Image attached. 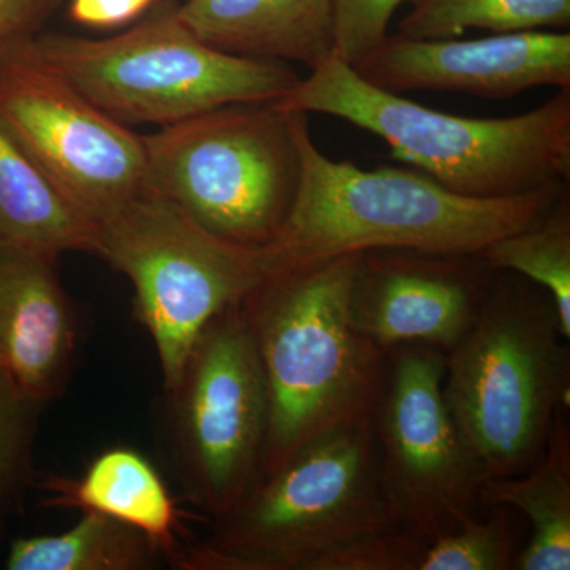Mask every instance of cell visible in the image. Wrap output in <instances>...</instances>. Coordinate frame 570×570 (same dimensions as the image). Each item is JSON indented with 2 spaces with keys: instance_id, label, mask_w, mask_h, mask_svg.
<instances>
[{
  "instance_id": "cell-10",
  "label": "cell",
  "mask_w": 570,
  "mask_h": 570,
  "mask_svg": "<svg viewBox=\"0 0 570 570\" xmlns=\"http://www.w3.org/2000/svg\"><path fill=\"white\" fill-rule=\"evenodd\" d=\"M0 129L96 225L145 189L142 135L89 102L33 37L0 48Z\"/></svg>"
},
{
  "instance_id": "cell-20",
  "label": "cell",
  "mask_w": 570,
  "mask_h": 570,
  "mask_svg": "<svg viewBox=\"0 0 570 570\" xmlns=\"http://www.w3.org/2000/svg\"><path fill=\"white\" fill-rule=\"evenodd\" d=\"M479 257L494 272L512 273L549 292L561 328L570 337V208L561 195L549 212L515 234L485 247Z\"/></svg>"
},
{
  "instance_id": "cell-12",
  "label": "cell",
  "mask_w": 570,
  "mask_h": 570,
  "mask_svg": "<svg viewBox=\"0 0 570 570\" xmlns=\"http://www.w3.org/2000/svg\"><path fill=\"white\" fill-rule=\"evenodd\" d=\"M493 273L479 255L366 250L352 284V324L385 354L422 346L448 355L474 324Z\"/></svg>"
},
{
  "instance_id": "cell-19",
  "label": "cell",
  "mask_w": 570,
  "mask_h": 570,
  "mask_svg": "<svg viewBox=\"0 0 570 570\" xmlns=\"http://www.w3.org/2000/svg\"><path fill=\"white\" fill-rule=\"evenodd\" d=\"M164 560L151 540L121 521L82 512L61 534L20 538L10 543L9 570H149Z\"/></svg>"
},
{
  "instance_id": "cell-3",
  "label": "cell",
  "mask_w": 570,
  "mask_h": 570,
  "mask_svg": "<svg viewBox=\"0 0 570 570\" xmlns=\"http://www.w3.org/2000/svg\"><path fill=\"white\" fill-rule=\"evenodd\" d=\"M276 104L377 135L397 160L464 197H512L561 184L570 174V89L523 115L461 118L377 88L330 55Z\"/></svg>"
},
{
  "instance_id": "cell-1",
  "label": "cell",
  "mask_w": 570,
  "mask_h": 570,
  "mask_svg": "<svg viewBox=\"0 0 570 570\" xmlns=\"http://www.w3.org/2000/svg\"><path fill=\"white\" fill-rule=\"evenodd\" d=\"M302 174L272 243L283 268L377 249L479 255L528 227L561 197V184L502 198H471L404 168L362 170L317 148L306 112L294 111Z\"/></svg>"
},
{
  "instance_id": "cell-27",
  "label": "cell",
  "mask_w": 570,
  "mask_h": 570,
  "mask_svg": "<svg viewBox=\"0 0 570 570\" xmlns=\"http://www.w3.org/2000/svg\"><path fill=\"white\" fill-rule=\"evenodd\" d=\"M59 0H0V48L39 36Z\"/></svg>"
},
{
  "instance_id": "cell-6",
  "label": "cell",
  "mask_w": 570,
  "mask_h": 570,
  "mask_svg": "<svg viewBox=\"0 0 570 570\" xmlns=\"http://www.w3.org/2000/svg\"><path fill=\"white\" fill-rule=\"evenodd\" d=\"M33 41L52 69L127 127L171 126L232 104L277 102L302 80L285 62L209 47L178 7L154 11L108 39L40 32Z\"/></svg>"
},
{
  "instance_id": "cell-17",
  "label": "cell",
  "mask_w": 570,
  "mask_h": 570,
  "mask_svg": "<svg viewBox=\"0 0 570 570\" xmlns=\"http://www.w3.org/2000/svg\"><path fill=\"white\" fill-rule=\"evenodd\" d=\"M0 242L59 258L97 255V225L0 129Z\"/></svg>"
},
{
  "instance_id": "cell-18",
  "label": "cell",
  "mask_w": 570,
  "mask_h": 570,
  "mask_svg": "<svg viewBox=\"0 0 570 570\" xmlns=\"http://www.w3.org/2000/svg\"><path fill=\"white\" fill-rule=\"evenodd\" d=\"M483 504L519 510L531 524L515 570L570 569V428L566 412L554 420L546 450L523 474L487 480Z\"/></svg>"
},
{
  "instance_id": "cell-26",
  "label": "cell",
  "mask_w": 570,
  "mask_h": 570,
  "mask_svg": "<svg viewBox=\"0 0 570 570\" xmlns=\"http://www.w3.org/2000/svg\"><path fill=\"white\" fill-rule=\"evenodd\" d=\"M154 0H70L69 14L77 24L115 29L148 13Z\"/></svg>"
},
{
  "instance_id": "cell-8",
  "label": "cell",
  "mask_w": 570,
  "mask_h": 570,
  "mask_svg": "<svg viewBox=\"0 0 570 570\" xmlns=\"http://www.w3.org/2000/svg\"><path fill=\"white\" fill-rule=\"evenodd\" d=\"M97 255L132 283L135 313L156 347L164 389L175 384L214 317L283 272L275 246L227 242L145 190L97 224Z\"/></svg>"
},
{
  "instance_id": "cell-25",
  "label": "cell",
  "mask_w": 570,
  "mask_h": 570,
  "mask_svg": "<svg viewBox=\"0 0 570 570\" xmlns=\"http://www.w3.org/2000/svg\"><path fill=\"white\" fill-rule=\"evenodd\" d=\"M417 0H335L333 55L354 66L387 37L393 14Z\"/></svg>"
},
{
  "instance_id": "cell-2",
  "label": "cell",
  "mask_w": 570,
  "mask_h": 570,
  "mask_svg": "<svg viewBox=\"0 0 570 570\" xmlns=\"http://www.w3.org/2000/svg\"><path fill=\"white\" fill-rule=\"evenodd\" d=\"M360 254L285 269L242 303L269 395L261 478L330 431L373 417L390 365L352 324Z\"/></svg>"
},
{
  "instance_id": "cell-11",
  "label": "cell",
  "mask_w": 570,
  "mask_h": 570,
  "mask_svg": "<svg viewBox=\"0 0 570 570\" xmlns=\"http://www.w3.org/2000/svg\"><path fill=\"white\" fill-rule=\"evenodd\" d=\"M387 356L371 417L382 491L393 527L433 540L475 517L483 482L442 393L444 352L406 346Z\"/></svg>"
},
{
  "instance_id": "cell-9",
  "label": "cell",
  "mask_w": 570,
  "mask_h": 570,
  "mask_svg": "<svg viewBox=\"0 0 570 570\" xmlns=\"http://www.w3.org/2000/svg\"><path fill=\"white\" fill-rule=\"evenodd\" d=\"M268 385L242 303L214 317L164 389L163 433L184 498L209 523L225 519L261 478Z\"/></svg>"
},
{
  "instance_id": "cell-5",
  "label": "cell",
  "mask_w": 570,
  "mask_h": 570,
  "mask_svg": "<svg viewBox=\"0 0 570 570\" xmlns=\"http://www.w3.org/2000/svg\"><path fill=\"white\" fill-rule=\"evenodd\" d=\"M209 524L205 539L186 546L178 569L305 570L325 551L393 528L373 422L346 423L309 442Z\"/></svg>"
},
{
  "instance_id": "cell-16",
  "label": "cell",
  "mask_w": 570,
  "mask_h": 570,
  "mask_svg": "<svg viewBox=\"0 0 570 570\" xmlns=\"http://www.w3.org/2000/svg\"><path fill=\"white\" fill-rule=\"evenodd\" d=\"M50 508L100 513L140 531L164 560L179 568L186 543L181 512L156 466L138 450H104L80 479L48 475L43 483Z\"/></svg>"
},
{
  "instance_id": "cell-4",
  "label": "cell",
  "mask_w": 570,
  "mask_h": 570,
  "mask_svg": "<svg viewBox=\"0 0 570 570\" xmlns=\"http://www.w3.org/2000/svg\"><path fill=\"white\" fill-rule=\"evenodd\" d=\"M568 341L549 292L493 275L474 324L445 355L442 382L483 483L523 474L542 456L569 407Z\"/></svg>"
},
{
  "instance_id": "cell-24",
  "label": "cell",
  "mask_w": 570,
  "mask_h": 570,
  "mask_svg": "<svg viewBox=\"0 0 570 570\" xmlns=\"http://www.w3.org/2000/svg\"><path fill=\"white\" fill-rule=\"evenodd\" d=\"M428 542L401 528H385L325 551L305 570H419Z\"/></svg>"
},
{
  "instance_id": "cell-22",
  "label": "cell",
  "mask_w": 570,
  "mask_h": 570,
  "mask_svg": "<svg viewBox=\"0 0 570 570\" xmlns=\"http://www.w3.org/2000/svg\"><path fill=\"white\" fill-rule=\"evenodd\" d=\"M45 406L0 371V542L33 482V445Z\"/></svg>"
},
{
  "instance_id": "cell-13",
  "label": "cell",
  "mask_w": 570,
  "mask_h": 570,
  "mask_svg": "<svg viewBox=\"0 0 570 570\" xmlns=\"http://www.w3.org/2000/svg\"><path fill=\"white\" fill-rule=\"evenodd\" d=\"M352 67L363 80L395 94L426 89L502 99L535 86L570 89V33H497L478 40L385 37Z\"/></svg>"
},
{
  "instance_id": "cell-15",
  "label": "cell",
  "mask_w": 570,
  "mask_h": 570,
  "mask_svg": "<svg viewBox=\"0 0 570 570\" xmlns=\"http://www.w3.org/2000/svg\"><path fill=\"white\" fill-rule=\"evenodd\" d=\"M179 18L216 50L306 63L333 55L335 0H187Z\"/></svg>"
},
{
  "instance_id": "cell-7",
  "label": "cell",
  "mask_w": 570,
  "mask_h": 570,
  "mask_svg": "<svg viewBox=\"0 0 570 570\" xmlns=\"http://www.w3.org/2000/svg\"><path fill=\"white\" fill-rule=\"evenodd\" d=\"M142 146L145 193L227 242H275L302 174L294 111L276 102L225 105L142 135Z\"/></svg>"
},
{
  "instance_id": "cell-14",
  "label": "cell",
  "mask_w": 570,
  "mask_h": 570,
  "mask_svg": "<svg viewBox=\"0 0 570 570\" xmlns=\"http://www.w3.org/2000/svg\"><path fill=\"white\" fill-rule=\"evenodd\" d=\"M56 262L0 242V371L43 404L69 385L80 346V318Z\"/></svg>"
},
{
  "instance_id": "cell-21",
  "label": "cell",
  "mask_w": 570,
  "mask_h": 570,
  "mask_svg": "<svg viewBox=\"0 0 570 570\" xmlns=\"http://www.w3.org/2000/svg\"><path fill=\"white\" fill-rule=\"evenodd\" d=\"M570 0H417L397 36L441 40L468 29L494 33L568 29Z\"/></svg>"
},
{
  "instance_id": "cell-23",
  "label": "cell",
  "mask_w": 570,
  "mask_h": 570,
  "mask_svg": "<svg viewBox=\"0 0 570 570\" xmlns=\"http://www.w3.org/2000/svg\"><path fill=\"white\" fill-rule=\"evenodd\" d=\"M487 520L472 517L430 540L419 570H512L520 553L510 509L497 505Z\"/></svg>"
}]
</instances>
